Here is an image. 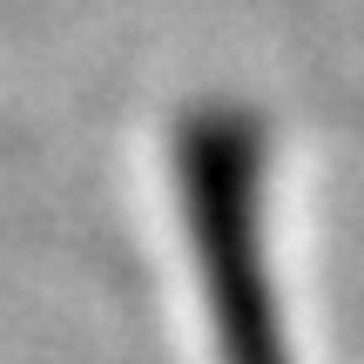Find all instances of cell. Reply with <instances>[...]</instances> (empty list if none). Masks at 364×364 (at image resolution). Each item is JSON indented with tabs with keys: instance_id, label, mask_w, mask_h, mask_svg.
I'll use <instances>...</instances> for the list:
<instances>
[{
	"instance_id": "6da1fadb",
	"label": "cell",
	"mask_w": 364,
	"mask_h": 364,
	"mask_svg": "<svg viewBox=\"0 0 364 364\" xmlns=\"http://www.w3.org/2000/svg\"><path fill=\"white\" fill-rule=\"evenodd\" d=\"M182 223L203 277V304L216 324L223 364H290L284 317H277L270 263L257 223V135L243 115L209 108L182 129Z\"/></svg>"
}]
</instances>
